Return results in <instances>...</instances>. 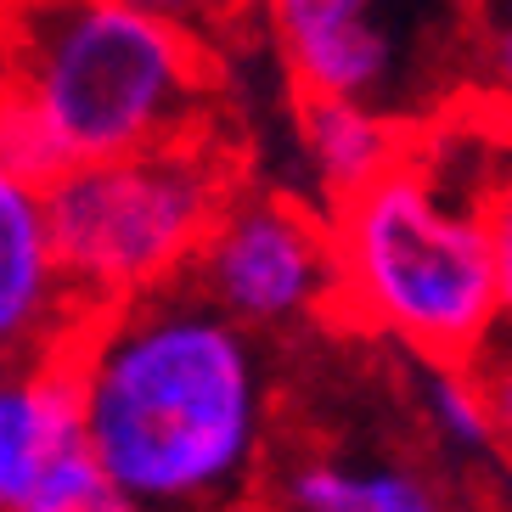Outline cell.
I'll list each match as a JSON object with an SVG mask.
<instances>
[{
    "label": "cell",
    "mask_w": 512,
    "mask_h": 512,
    "mask_svg": "<svg viewBox=\"0 0 512 512\" xmlns=\"http://www.w3.org/2000/svg\"><path fill=\"white\" fill-rule=\"evenodd\" d=\"M96 467L141 512H248L282 434L276 344L192 282L102 304L68 338Z\"/></svg>",
    "instance_id": "obj_1"
},
{
    "label": "cell",
    "mask_w": 512,
    "mask_h": 512,
    "mask_svg": "<svg viewBox=\"0 0 512 512\" xmlns=\"http://www.w3.org/2000/svg\"><path fill=\"white\" fill-rule=\"evenodd\" d=\"M456 107L462 136H451V113L417 124L400 164L327 209L338 242V321L406 349L411 361H479L507 327L484 220L490 181L507 164H484V141L501 124L467 102Z\"/></svg>",
    "instance_id": "obj_2"
},
{
    "label": "cell",
    "mask_w": 512,
    "mask_h": 512,
    "mask_svg": "<svg viewBox=\"0 0 512 512\" xmlns=\"http://www.w3.org/2000/svg\"><path fill=\"white\" fill-rule=\"evenodd\" d=\"M0 79L62 169L214 124V40L147 0H0Z\"/></svg>",
    "instance_id": "obj_3"
},
{
    "label": "cell",
    "mask_w": 512,
    "mask_h": 512,
    "mask_svg": "<svg viewBox=\"0 0 512 512\" xmlns=\"http://www.w3.org/2000/svg\"><path fill=\"white\" fill-rule=\"evenodd\" d=\"M237 186V152L214 136V124L181 141L57 169L46 181V209L85 310L186 282L214 214Z\"/></svg>",
    "instance_id": "obj_4"
},
{
    "label": "cell",
    "mask_w": 512,
    "mask_h": 512,
    "mask_svg": "<svg viewBox=\"0 0 512 512\" xmlns=\"http://www.w3.org/2000/svg\"><path fill=\"white\" fill-rule=\"evenodd\" d=\"M473 0H254L293 96H355L400 124L462 102Z\"/></svg>",
    "instance_id": "obj_5"
},
{
    "label": "cell",
    "mask_w": 512,
    "mask_h": 512,
    "mask_svg": "<svg viewBox=\"0 0 512 512\" xmlns=\"http://www.w3.org/2000/svg\"><path fill=\"white\" fill-rule=\"evenodd\" d=\"M186 282L248 332L293 344L338 321L332 214L287 186H237L214 214Z\"/></svg>",
    "instance_id": "obj_6"
},
{
    "label": "cell",
    "mask_w": 512,
    "mask_h": 512,
    "mask_svg": "<svg viewBox=\"0 0 512 512\" xmlns=\"http://www.w3.org/2000/svg\"><path fill=\"white\" fill-rule=\"evenodd\" d=\"M248 512H467L451 462L383 422H287Z\"/></svg>",
    "instance_id": "obj_7"
},
{
    "label": "cell",
    "mask_w": 512,
    "mask_h": 512,
    "mask_svg": "<svg viewBox=\"0 0 512 512\" xmlns=\"http://www.w3.org/2000/svg\"><path fill=\"white\" fill-rule=\"evenodd\" d=\"M85 316L57 254L46 186L0 164V361L57 355Z\"/></svg>",
    "instance_id": "obj_8"
},
{
    "label": "cell",
    "mask_w": 512,
    "mask_h": 512,
    "mask_svg": "<svg viewBox=\"0 0 512 512\" xmlns=\"http://www.w3.org/2000/svg\"><path fill=\"white\" fill-rule=\"evenodd\" d=\"M79 456L91 445L68 355L0 361V512H23Z\"/></svg>",
    "instance_id": "obj_9"
},
{
    "label": "cell",
    "mask_w": 512,
    "mask_h": 512,
    "mask_svg": "<svg viewBox=\"0 0 512 512\" xmlns=\"http://www.w3.org/2000/svg\"><path fill=\"white\" fill-rule=\"evenodd\" d=\"M406 147H411V124L389 119L383 107H366L355 96H299V107H293L299 175L321 209L372 186L383 169L406 158Z\"/></svg>",
    "instance_id": "obj_10"
},
{
    "label": "cell",
    "mask_w": 512,
    "mask_h": 512,
    "mask_svg": "<svg viewBox=\"0 0 512 512\" xmlns=\"http://www.w3.org/2000/svg\"><path fill=\"white\" fill-rule=\"evenodd\" d=\"M406 417L439 462L484 467L496 456V422L473 361H411Z\"/></svg>",
    "instance_id": "obj_11"
},
{
    "label": "cell",
    "mask_w": 512,
    "mask_h": 512,
    "mask_svg": "<svg viewBox=\"0 0 512 512\" xmlns=\"http://www.w3.org/2000/svg\"><path fill=\"white\" fill-rule=\"evenodd\" d=\"M462 102L512 136V0H473L467 12Z\"/></svg>",
    "instance_id": "obj_12"
},
{
    "label": "cell",
    "mask_w": 512,
    "mask_h": 512,
    "mask_svg": "<svg viewBox=\"0 0 512 512\" xmlns=\"http://www.w3.org/2000/svg\"><path fill=\"white\" fill-rule=\"evenodd\" d=\"M0 164L17 169V175H29V181H40V186L62 169L57 147H51V136H46V124L34 119V107L23 102L6 79H0Z\"/></svg>",
    "instance_id": "obj_13"
},
{
    "label": "cell",
    "mask_w": 512,
    "mask_h": 512,
    "mask_svg": "<svg viewBox=\"0 0 512 512\" xmlns=\"http://www.w3.org/2000/svg\"><path fill=\"white\" fill-rule=\"evenodd\" d=\"M23 512H141V507L96 467V456H79V462L62 467Z\"/></svg>",
    "instance_id": "obj_14"
},
{
    "label": "cell",
    "mask_w": 512,
    "mask_h": 512,
    "mask_svg": "<svg viewBox=\"0 0 512 512\" xmlns=\"http://www.w3.org/2000/svg\"><path fill=\"white\" fill-rule=\"evenodd\" d=\"M473 366L484 377V400H490V422H496V456L512 467V327H501Z\"/></svg>",
    "instance_id": "obj_15"
},
{
    "label": "cell",
    "mask_w": 512,
    "mask_h": 512,
    "mask_svg": "<svg viewBox=\"0 0 512 512\" xmlns=\"http://www.w3.org/2000/svg\"><path fill=\"white\" fill-rule=\"evenodd\" d=\"M484 220H490V248H496L501 321L512 327V152H507V164L496 169V181H490V203H484Z\"/></svg>",
    "instance_id": "obj_16"
},
{
    "label": "cell",
    "mask_w": 512,
    "mask_h": 512,
    "mask_svg": "<svg viewBox=\"0 0 512 512\" xmlns=\"http://www.w3.org/2000/svg\"><path fill=\"white\" fill-rule=\"evenodd\" d=\"M147 6L169 12L175 23L197 29L203 40H220V34L237 29L242 17H254V0H147Z\"/></svg>",
    "instance_id": "obj_17"
}]
</instances>
